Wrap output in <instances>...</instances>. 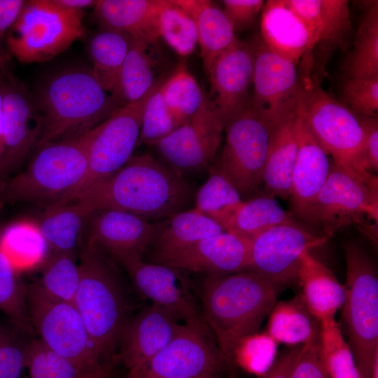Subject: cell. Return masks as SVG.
Here are the masks:
<instances>
[{"mask_svg":"<svg viewBox=\"0 0 378 378\" xmlns=\"http://www.w3.org/2000/svg\"><path fill=\"white\" fill-rule=\"evenodd\" d=\"M192 196L183 175L150 155L141 154L132 155L114 174L71 200L92 213L115 209L149 220L166 219L186 210Z\"/></svg>","mask_w":378,"mask_h":378,"instance_id":"cell-1","label":"cell"},{"mask_svg":"<svg viewBox=\"0 0 378 378\" xmlns=\"http://www.w3.org/2000/svg\"><path fill=\"white\" fill-rule=\"evenodd\" d=\"M280 286L250 271L206 276L200 288L203 319L231 363L243 338L258 332L275 305Z\"/></svg>","mask_w":378,"mask_h":378,"instance_id":"cell-2","label":"cell"},{"mask_svg":"<svg viewBox=\"0 0 378 378\" xmlns=\"http://www.w3.org/2000/svg\"><path fill=\"white\" fill-rule=\"evenodd\" d=\"M31 95L43 124L38 147L83 134L121 107L91 69L80 66L50 76Z\"/></svg>","mask_w":378,"mask_h":378,"instance_id":"cell-3","label":"cell"},{"mask_svg":"<svg viewBox=\"0 0 378 378\" xmlns=\"http://www.w3.org/2000/svg\"><path fill=\"white\" fill-rule=\"evenodd\" d=\"M78 253L80 279L74 304L102 360L111 365L129 320L126 297L111 255L85 237Z\"/></svg>","mask_w":378,"mask_h":378,"instance_id":"cell-4","label":"cell"},{"mask_svg":"<svg viewBox=\"0 0 378 378\" xmlns=\"http://www.w3.org/2000/svg\"><path fill=\"white\" fill-rule=\"evenodd\" d=\"M91 135L92 130L38 146L27 168L6 182L1 200L49 206L71 200L87 175Z\"/></svg>","mask_w":378,"mask_h":378,"instance_id":"cell-5","label":"cell"},{"mask_svg":"<svg viewBox=\"0 0 378 378\" xmlns=\"http://www.w3.org/2000/svg\"><path fill=\"white\" fill-rule=\"evenodd\" d=\"M299 73L297 113L335 164L365 179L376 176L368 168L364 134L355 113L331 97L312 73L314 62L303 59Z\"/></svg>","mask_w":378,"mask_h":378,"instance_id":"cell-6","label":"cell"},{"mask_svg":"<svg viewBox=\"0 0 378 378\" xmlns=\"http://www.w3.org/2000/svg\"><path fill=\"white\" fill-rule=\"evenodd\" d=\"M346 267L342 318L348 344L362 378H371L378 357V278L375 265L356 241L344 244Z\"/></svg>","mask_w":378,"mask_h":378,"instance_id":"cell-7","label":"cell"},{"mask_svg":"<svg viewBox=\"0 0 378 378\" xmlns=\"http://www.w3.org/2000/svg\"><path fill=\"white\" fill-rule=\"evenodd\" d=\"M308 224L330 238L354 226L377 244L378 178L365 179L332 162L312 206Z\"/></svg>","mask_w":378,"mask_h":378,"instance_id":"cell-8","label":"cell"},{"mask_svg":"<svg viewBox=\"0 0 378 378\" xmlns=\"http://www.w3.org/2000/svg\"><path fill=\"white\" fill-rule=\"evenodd\" d=\"M83 13L63 9L52 0L26 1L6 37L7 50L22 63L48 61L83 36Z\"/></svg>","mask_w":378,"mask_h":378,"instance_id":"cell-9","label":"cell"},{"mask_svg":"<svg viewBox=\"0 0 378 378\" xmlns=\"http://www.w3.org/2000/svg\"><path fill=\"white\" fill-rule=\"evenodd\" d=\"M27 304L32 328L48 349L87 368H112L102 360L74 303L48 296L35 283L27 288Z\"/></svg>","mask_w":378,"mask_h":378,"instance_id":"cell-10","label":"cell"},{"mask_svg":"<svg viewBox=\"0 0 378 378\" xmlns=\"http://www.w3.org/2000/svg\"><path fill=\"white\" fill-rule=\"evenodd\" d=\"M231 364L211 340L206 328L179 324L160 351L121 378H218Z\"/></svg>","mask_w":378,"mask_h":378,"instance_id":"cell-11","label":"cell"},{"mask_svg":"<svg viewBox=\"0 0 378 378\" xmlns=\"http://www.w3.org/2000/svg\"><path fill=\"white\" fill-rule=\"evenodd\" d=\"M274 126L251 108L224 127L225 141L218 162L241 197L258 191L269 153Z\"/></svg>","mask_w":378,"mask_h":378,"instance_id":"cell-12","label":"cell"},{"mask_svg":"<svg viewBox=\"0 0 378 378\" xmlns=\"http://www.w3.org/2000/svg\"><path fill=\"white\" fill-rule=\"evenodd\" d=\"M248 43L253 60L251 109L277 126L297 113V65L270 50L260 36H254Z\"/></svg>","mask_w":378,"mask_h":378,"instance_id":"cell-13","label":"cell"},{"mask_svg":"<svg viewBox=\"0 0 378 378\" xmlns=\"http://www.w3.org/2000/svg\"><path fill=\"white\" fill-rule=\"evenodd\" d=\"M158 83L144 97L118 108L92 130L87 175L71 199L114 174L133 155L145 105Z\"/></svg>","mask_w":378,"mask_h":378,"instance_id":"cell-14","label":"cell"},{"mask_svg":"<svg viewBox=\"0 0 378 378\" xmlns=\"http://www.w3.org/2000/svg\"><path fill=\"white\" fill-rule=\"evenodd\" d=\"M329 239L300 222L276 226L251 241L246 271L256 273L279 286L286 285L298 279L304 251L318 247Z\"/></svg>","mask_w":378,"mask_h":378,"instance_id":"cell-15","label":"cell"},{"mask_svg":"<svg viewBox=\"0 0 378 378\" xmlns=\"http://www.w3.org/2000/svg\"><path fill=\"white\" fill-rule=\"evenodd\" d=\"M223 131L224 125L204 93L198 111L154 146L162 162L183 175L212 165Z\"/></svg>","mask_w":378,"mask_h":378,"instance_id":"cell-16","label":"cell"},{"mask_svg":"<svg viewBox=\"0 0 378 378\" xmlns=\"http://www.w3.org/2000/svg\"><path fill=\"white\" fill-rule=\"evenodd\" d=\"M253 60L248 42L237 39L213 62L207 72V97L224 127L251 108Z\"/></svg>","mask_w":378,"mask_h":378,"instance_id":"cell-17","label":"cell"},{"mask_svg":"<svg viewBox=\"0 0 378 378\" xmlns=\"http://www.w3.org/2000/svg\"><path fill=\"white\" fill-rule=\"evenodd\" d=\"M42 127V119L31 93L24 83L7 73L4 83V150L0 178L15 170L30 150L37 146Z\"/></svg>","mask_w":378,"mask_h":378,"instance_id":"cell-18","label":"cell"},{"mask_svg":"<svg viewBox=\"0 0 378 378\" xmlns=\"http://www.w3.org/2000/svg\"><path fill=\"white\" fill-rule=\"evenodd\" d=\"M251 241L223 231L178 252L155 259L176 270L222 276L246 271Z\"/></svg>","mask_w":378,"mask_h":378,"instance_id":"cell-19","label":"cell"},{"mask_svg":"<svg viewBox=\"0 0 378 378\" xmlns=\"http://www.w3.org/2000/svg\"><path fill=\"white\" fill-rule=\"evenodd\" d=\"M141 256L132 255L116 260L123 266L139 293L186 323L206 328L193 302L179 287L177 270L161 263L146 262Z\"/></svg>","mask_w":378,"mask_h":378,"instance_id":"cell-20","label":"cell"},{"mask_svg":"<svg viewBox=\"0 0 378 378\" xmlns=\"http://www.w3.org/2000/svg\"><path fill=\"white\" fill-rule=\"evenodd\" d=\"M158 224L137 216L115 209L92 212L88 219L85 237L115 260L132 255H142L153 241Z\"/></svg>","mask_w":378,"mask_h":378,"instance_id":"cell-21","label":"cell"},{"mask_svg":"<svg viewBox=\"0 0 378 378\" xmlns=\"http://www.w3.org/2000/svg\"><path fill=\"white\" fill-rule=\"evenodd\" d=\"M169 311L151 304L127 322L121 335L115 361L133 372L153 357L172 338L179 323Z\"/></svg>","mask_w":378,"mask_h":378,"instance_id":"cell-22","label":"cell"},{"mask_svg":"<svg viewBox=\"0 0 378 378\" xmlns=\"http://www.w3.org/2000/svg\"><path fill=\"white\" fill-rule=\"evenodd\" d=\"M295 130L298 150L289 198L295 215L307 223L315 200L329 175L331 162L298 113Z\"/></svg>","mask_w":378,"mask_h":378,"instance_id":"cell-23","label":"cell"},{"mask_svg":"<svg viewBox=\"0 0 378 378\" xmlns=\"http://www.w3.org/2000/svg\"><path fill=\"white\" fill-rule=\"evenodd\" d=\"M260 37L273 52L295 64L312 55L316 39L286 0L267 1L262 9Z\"/></svg>","mask_w":378,"mask_h":378,"instance_id":"cell-24","label":"cell"},{"mask_svg":"<svg viewBox=\"0 0 378 378\" xmlns=\"http://www.w3.org/2000/svg\"><path fill=\"white\" fill-rule=\"evenodd\" d=\"M297 279L301 286L300 298L312 315L320 323L334 318L344 302V286L310 251L301 256Z\"/></svg>","mask_w":378,"mask_h":378,"instance_id":"cell-25","label":"cell"},{"mask_svg":"<svg viewBox=\"0 0 378 378\" xmlns=\"http://www.w3.org/2000/svg\"><path fill=\"white\" fill-rule=\"evenodd\" d=\"M166 0H99L93 15L101 28L157 41L159 13Z\"/></svg>","mask_w":378,"mask_h":378,"instance_id":"cell-26","label":"cell"},{"mask_svg":"<svg viewBox=\"0 0 378 378\" xmlns=\"http://www.w3.org/2000/svg\"><path fill=\"white\" fill-rule=\"evenodd\" d=\"M286 1L310 28L316 46L330 51L346 41L352 30L348 1Z\"/></svg>","mask_w":378,"mask_h":378,"instance_id":"cell-27","label":"cell"},{"mask_svg":"<svg viewBox=\"0 0 378 378\" xmlns=\"http://www.w3.org/2000/svg\"><path fill=\"white\" fill-rule=\"evenodd\" d=\"M92 212L76 200L47 206L36 223L50 253L76 255Z\"/></svg>","mask_w":378,"mask_h":378,"instance_id":"cell-28","label":"cell"},{"mask_svg":"<svg viewBox=\"0 0 378 378\" xmlns=\"http://www.w3.org/2000/svg\"><path fill=\"white\" fill-rule=\"evenodd\" d=\"M173 1L195 22L203 66L207 73L214 60L237 39L235 31L223 9L210 1Z\"/></svg>","mask_w":378,"mask_h":378,"instance_id":"cell-29","label":"cell"},{"mask_svg":"<svg viewBox=\"0 0 378 378\" xmlns=\"http://www.w3.org/2000/svg\"><path fill=\"white\" fill-rule=\"evenodd\" d=\"M295 118L296 115L276 127L262 176L266 195L284 200L290 196L298 150Z\"/></svg>","mask_w":378,"mask_h":378,"instance_id":"cell-30","label":"cell"},{"mask_svg":"<svg viewBox=\"0 0 378 378\" xmlns=\"http://www.w3.org/2000/svg\"><path fill=\"white\" fill-rule=\"evenodd\" d=\"M223 231L218 224L195 209L178 212L158 224L153 241L155 244V259L181 251Z\"/></svg>","mask_w":378,"mask_h":378,"instance_id":"cell-31","label":"cell"},{"mask_svg":"<svg viewBox=\"0 0 378 378\" xmlns=\"http://www.w3.org/2000/svg\"><path fill=\"white\" fill-rule=\"evenodd\" d=\"M132 38L112 95L120 106L139 100L158 83L155 79V62L150 52V48L157 41L142 37Z\"/></svg>","mask_w":378,"mask_h":378,"instance_id":"cell-32","label":"cell"},{"mask_svg":"<svg viewBox=\"0 0 378 378\" xmlns=\"http://www.w3.org/2000/svg\"><path fill=\"white\" fill-rule=\"evenodd\" d=\"M243 201L239 190L217 163L209 167L206 181L197 191L193 209L225 231Z\"/></svg>","mask_w":378,"mask_h":378,"instance_id":"cell-33","label":"cell"},{"mask_svg":"<svg viewBox=\"0 0 378 378\" xmlns=\"http://www.w3.org/2000/svg\"><path fill=\"white\" fill-rule=\"evenodd\" d=\"M132 41V36L126 33L102 28L90 41L92 73L102 87L111 95L115 90Z\"/></svg>","mask_w":378,"mask_h":378,"instance_id":"cell-34","label":"cell"},{"mask_svg":"<svg viewBox=\"0 0 378 378\" xmlns=\"http://www.w3.org/2000/svg\"><path fill=\"white\" fill-rule=\"evenodd\" d=\"M297 223L274 197L265 194L244 200L225 231L251 241L272 227Z\"/></svg>","mask_w":378,"mask_h":378,"instance_id":"cell-35","label":"cell"},{"mask_svg":"<svg viewBox=\"0 0 378 378\" xmlns=\"http://www.w3.org/2000/svg\"><path fill=\"white\" fill-rule=\"evenodd\" d=\"M321 323L300 296L275 304L270 313L267 332L277 342L306 344L320 334Z\"/></svg>","mask_w":378,"mask_h":378,"instance_id":"cell-36","label":"cell"},{"mask_svg":"<svg viewBox=\"0 0 378 378\" xmlns=\"http://www.w3.org/2000/svg\"><path fill=\"white\" fill-rule=\"evenodd\" d=\"M0 249L19 272L44 262L48 247L36 222L19 220L0 231Z\"/></svg>","mask_w":378,"mask_h":378,"instance_id":"cell-37","label":"cell"},{"mask_svg":"<svg viewBox=\"0 0 378 378\" xmlns=\"http://www.w3.org/2000/svg\"><path fill=\"white\" fill-rule=\"evenodd\" d=\"M27 368L29 378H107L112 368L90 369L48 349L38 339H31Z\"/></svg>","mask_w":378,"mask_h":378,"instance_id":"cell-38","label":"cell"},{"mask_svg":"<svg viewBox=\"0 0 378 378\" xmlns=\"http://www.w3.org/2000/svg\"><path fill=\"white\" fill-rule=\"evenodd\" d=\"M365 4L347 64L349 78L378 76V1H370Z\"/></svg>","mask_w":378,"mask_h":378,"instance_id":"cell-39","label":"cell"},{"mask_svg":"<svg viewBox=\"0 0 378 378\" xmlns=\"http://www.w3.org/2000/svg\"><path fill=\"white\" fill-rule=\"evenodd\" d=\"M160 90L178 127L198 111L205 93L183 63L162 81Z\"/></svg>","mask_w":378,"mask_h":378,"instance_id":"cell-40","label":"cell"},{"mask_svg":"<svg viewBox=\"0 0 378 378\" xmlns=\"http://www.w3.org/2000/svg\"><path fill=\"white\" fill-rule=\"evenodd\" d=\"M80 279L76 255L50 253L43 263L41 279L36 284L48 296L74 303Z\"/></svg>","mask_w":378,"mask_h":378,"instance_id":"cell-41","label":"cell"},{"mask_svg":"<svg viewBox=\"0 0 378 378\" xmlns=\"http://www.w3.org/2000/svg\"><path fill=\"white\" fill-rule=\"evenodd\" d=\"M0 311L10 323L31 335L35 334L31 325L27 304V288L19 272L15 270L0 249Z\"/></svg>","mask_w":378,"mask_h":378,"instance_id":"cell-42","label":"cell"},{"mask_svg":"<svg viewBox=\"0 0 378 378\" xmlns=\"http://www.w3.org/2000/svg\"><path fill=\"white\" fill-rule=\"evenodd\" d=\"M158 31L159 37L181 56L190 55L198 44L193 19L173 1H165L159 13Z\"/></svg>","mask_w":378,"mask_h":378,"instance_id":"cell-43","label":"cell"},{"mask_svg":"<svg viewBox=\"0 0 378 378\" xmlns=\"http://www.w3.org/2000/svg\"><path fill=\"white\" fill-rule=\"evenodd\" d=\"M320 323L321 351L330 378H362L349 346L335 318Z\"/></svg>","mask_w":378,"mask_h":378,"instance_id":"cell-44","label":"cell"},{"mask_svg":"<svg viewBox=\"0 0 378 378\" xmlns=\"http://www.w3.org/2000/svg\"><path fill=\"white\" fill-rule=\"evenodd\" d=\"M276 342L267 332H255L241 340L234 349L231 362L258 377L272 366Z\"/></svg>","mask_w":378,"mask_h":378,"instance_id":"cell-45","label":"cell"},{"mask_svg":"<svg viewBox=\"0 0 378 378\" xmlns=\"http://www.w3.org/2000/svg\"><path fill=\"white\" fill-rule=\"evenodd\" d=\"M161 83L145 105L139 133V140L153 146L178 127L160 92Z\"/></svg>","mask_w":378,"mask_h":378,"instance_id":"cell-46","label":"cell"},{"mask_svg":"<svg viewBox=\"0 0 378 378\" xmlns=\"http://www.w3.org/2000/svg\"><path fill=\"white\" fill-rule=\"evenodd\" d=\"M11 323L0 336V378H22L31 340Z\"/></svg>","mask_w":378,"mask_h":378,"instance_id":"cell-47","label":"cell"},{"mask_svg":"<svg viewBox=\"0 0 378 378\" xmlns=\"http://www.w3.org/2000/svg\"><path fill=\"white\" fill-rule=\"evenodd\" d=\"M342 96L343 104L354 113L377 117L378 76L346 77L343 84Z\"/></svg>","mask_w":378,"mask_h":378,"instance_id":"cell-48","label":"cell"},{"mask_svg":"<svg viewBox=\"0 0 378 378\" xmlns=\"http://www.w3.org/2000/svg\"><path fill=\"white\" fill-rule=\"evenodd\" d=\"M290 378H330L321 351L319 335L302 344Z\"/></svg>","mask_w":378,"mask_h":378,"instance_id":"cell-49","label":"cell"},{"mask_svg":"<svg viewBox=\"0 0 378 378\" xmlns=\"http://www.w3.org/2000/svg\"><path fill=\"white\" fill-rule=\"evenodd\" d=\"M223 10L234 31L251 26L258 14L262 10V0H224Z\"/></svg>","mask_w":378,"mask_h":378,"instance_id":"cell-50","label":"cell"},{"mask_svg":"<svg viewBox=\"0 0 378 378\" xmlns=\"http://www.w3.org/2000/svg\"><path fill=\"white\" fill-rule=\"evenodd\" d=\"M365 139V158L369 170L378 171V120L377 117L356 115Z\"/></svg>","mask_w":378,"mask_h":378,"instance_id":"cell-51","label":"cell"},{"mask_svg":"<svg viewBox=\"0 0 378 378\" xmlns=\"http://www.w3.org/2000/svg\"><path fill=\"white\" fill-rule=\"evenodd\" d=\"M302 344L289 348L275 360L272 366L259 378H290Z\"/></svg>","mask_w":378,"mask_h":378,"instance_id":"cell-52","label":"cell"},{"mask_svg":"<svg viewBox=\"0 0 378 378\" xmlns=\"http://www.w3.org/2000/svg\"><path fill=\"white\" fill-rule=\"evenodd\" d=\"M25 2L24 0H0V41L6 39Z\"/></svg>","mask_w":378,"mask_h":378,"instance_id":"cell-53","label":"cell"},{"mask_svg":"<svg viewBox=\"0 0 378 378\" xmlns=\"http://www.w3.org/2000/svg\"><path fill=\"white\" fill-rule=\"evenodd\" d=\"M56 6L71 11L84 12L85 9L94 8L96 0H52Z\"/></svg>","mask_w":378,"mask_h":378,"instance_id":"cell-54","label":"cell"},{"mask_svg":"<svg viewBox=\"0 0 378 378\" xmlns=\"http://www.w3.org/2000/svg\"><path fill=\"white\" fill-rule=\"evenodd\" d=\"M6 72H0V140L3 143L4 130V83Z\"/></svg>","mask_w":378,"mask_h":378,"instance_id":"cell-55","label":"cell"},{"mask_svg":"<svg viewBox=\"0 0 378 378\" xmlns=\"http://www.w3.org/2000/svg\"><path fill=\"white\" fill-rule=\"evenodd\" d=\"M11 59L8 50L0 46V72H6Z\"/></svg>","mask_w":378,"mask_h":378,"instance_id":"cell-56","label":"cell"},{"mask_svg":"<svg viewBox=\"0 0 378 378\" xmlns=\"http://www.w3.org/2000/svg\"><path fill=\"white\" fill-rule=\"evenodd\" d=\"M371 378H378V357L374 361Z\"/></svg>","mask_w":378,"mask_h":378,"instance_id":"cell-57","label":"cell"},{"mask_svg":"<svg viewBox=\"0 0 378 378\" xmlns=\"http://www.w3.org/2000/svg\"><path fill=\"white\" fill-rule=\"evenodd\" d=\"M4 150L3 143L0 140V165H1V160H2V158H3V155H4Z\"/></svg>","mask_w":378,"mask_h":378,"instance_id":"cell-58","label":"cell"},{"mask_svg":"<svg viewBox=\"0 0 378 378\" xmlns=\"http://www.w3.org/2000/svg\"><path fill=\"white\" fill-rule=\"evenodd\" d=\"M6 326H7V325L4 324V323L0 321V336L1 335L2 332H4V330H5V328H6Z\"/></svg>","mask_w":378,"mask_h":378,"instance_id":"cell-59","label":"cell"},{"mask_svg":"<svg viewBox=\"0 0 378 378\" xmlns=\"http://www.w3.org/2000/svg\"><path fill=\"white\" fill-rule=\"evenodd\" d=\"M22 378H29V377H27V376L23 375Z\"/></svg>","mask_w":378,"mask_h":378,"instance_id":"cell-60","label":"cell"},{"mask_svg":"<svg viewBox=\"0 0 378 378\" xmlns=\"http://www.w3.org/2000/svg\"><path fill=\"white\" fill-rule=\"evenodd\" d=\"M203 378H209V377H203Z\"/></svg>","mask_w":378,"mask_h":378,"instance_id":"cell-61","label":"cell"}]
</instances>
